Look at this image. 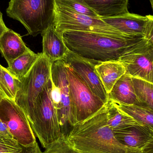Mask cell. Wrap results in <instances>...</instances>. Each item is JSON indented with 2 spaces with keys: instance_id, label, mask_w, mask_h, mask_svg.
I'll return each instance as SVG.
<instances>
[{
  "instance_id": "6da1fadb",
  "label": "cell",
  "mask_w": 153,
  "mask_h": 153,
  "mask_svg": "<svg viewBox=\"0 0 153 153\" xmlns=\"http://www.w3.org/2000/svg\"><path fill=\"white\" fill-rule=\"evenodd\" d=\"M66 135L69 145L81 153H130L114 136L108 125L106 105L82 122Z\"/></svg>"
},
{
  "instance_id": "7a4b0ae2",
  "label": "cell",
  "mask_w": 153,
  "mask_h": 153,
  "mask_svg": "<svg viewBox=\"0 0 153 153\" xmlns=\"http://www.w3.org/2000/svg\"><path fill=\"white\" fill-rule=\"evenodd\" d=\"M61 35L69 51L94 65L118 60L128 47L143 39L125 38L75 30H65Z\"/></svg>"
},
{
  "instance_id": "3957f363",
  "label": "cell",
  "mask_w": 153,
  "mask_h": 153,
  "mask_svg": "<svg viewBox=\"0 0 153 153\" xmlns=\"http://www.w3.org/2000/svg\"><path fill=\"white\" fill-rule=\"evenodd\" d=\"M52 87L51 78L27 116L35 136L45 149L58 141L63 135L52 98Z\"/></svg>"
},
{
  "instance_id": "277c9868",
  "label": "cell",
  "mask_w": 153,
  "mask_h": 153,
  "mask_svg": "<svg viewBox=\"0 0 153 153\" xmlns=\"http://www.w3.org/2000/svg\"><path fill=\"white\" fill-rule=\"evenodd\" d=\"M55 6L54 0H10L6 13L35 37L53 25Z\"/></svg>"
},
{
  "instance_id": "5b68a950",
  "label": "cell",
  "mask_w": 153,
  "mask_h": 153,
  "mask_svg": "<svg viewBox=\"0 0 153 153\" xmlns=\"http://www.w3.org/2000/svg\"><path fill=\"white\" fill-rule=\"evenodd\" d=\"M65 65L71 97L72 124L73 127L75 124L94 115L105 103L93 92L72 69L66 65Z\"/></svg>"
},
{
  "instance_id": "8992f818",
  "label": "cell",
  "mask_w": 153,
  "mask_h": 153,
  "mask_svg": "<svg viewBox=\"0 0 153 153\" xmlns=\"http://www.w3.org/2000/svg\"><path fill=\"white\" fill-rule=\"evenodd\" d=\"M51 64L41 53L29 72L20 80L15 102L27 116L33 108L36 99L51 79Z\"/></svg>"
},
{
  "instance_id": "52a82bcc",
  "label": "cell",
  "mask_w": 153,
  "mask_h": 153,
  "mask_svg": "<svg viewBox=\"0 0 153 153\" xmlns=\"http://www.w3.org/2000/svg\"><path fill=\"white\" fill-rule=\"evenodd\" d=\"M54 26L61 35L65 30H75L127 38L100 18L91 17L56 4Z\"/></svg>"
},
{
  "instance_id": "ba28073f",
  "label": "cell",
  "mask_w": 153,
  "mask_h": 153,
  "mask_svg": "<svg viewBox=\"0 0 153 153\" xmlns=\"http://www.w3.org/2000/svg\"><path fill=\"white\" fill-rule=\"evenodd\" d=\"M52 95L63 134L72 128L71 97L66 65L62 60L51 64Z\"/></svg>"
},
{
  "instance_id": "9c48e42d",
  "label": "cell",
  "mask_w": 153,
  "mask_h": 153,
  "mask_svg": "<svg viewBox=\"0 0 153 153\" xmlns=\"http://www.w3.org/2000/svg\"><path fill=\"white\" fill-rule=\"evenodd\" d=\"M118 60L127 74L153 84V47L146 39H142L128 47Z\"/></svg>"
},
{
  "instance_id": "30bf717a",
  "label": "cell",
  "mask_w": 153,
  "mask_h": 153,
  "mask_svg": "<svg viewBox=\"0 0 153 153\" xmlns=\"http://www.w3.org/2000/svg\"><path fill=\"white\" fill-rule=\"evenodd\" d=\"M0 119L20 145L36 142L26 113L14 101L3 98L0 102Z\"/></svg>"
},
{
  "instance_id": "8fae6325",
  "label": "cell",
  "mask_w": 153,
  "mask_h": 153,
  "mask_svg": "<svg viewBox=\"0 0 153 153\" xmlns=\"http://www.w3.org/2000/svg\"><path fill=\"white\" fill-rule=\"evenodd\" d=\"M62 60L65 65L71 67L80 76L94 94L104 103L108 102V94L95 70V65L69 50Z\"/></svg>"
},
{
  "instance_id": "7c38bea8",
  "label": "cell",
  "mask_w": 153,
  "mask_h": 153,
  "mask_svg": "<svg viewBox=\"0 0 153 153\" xmlns=\"http://www.w3.org/2000/svg\"><path fill=\"white\" fill-rule=\"evenodd\" d=\"M127 38H144L148 18L128 12L119 16L101 19Z\"/></svg>"
},
{
  "instance_id": "4fadbf2b",
  "label": "cell",
  "mask_w": 153,
  "mask_h": 153,
  "mask_svg": "<svg viewBox=\"0 0 153 153\" xmlns=\"http://www.w3.org/2000/svg\"><path fill=\"white\" fill-rule=\"evenodd\" d=\"M116 138L130 153H140L153 137V130L143 125L132 126L113 132Z\"/></svg>"
},
{
  "instance_id": "5bb4252c",
  "label": "cell",
  "mask_w": 153,
  "mask_h": 153,
  "mask_svg": "<svg viewBox=\"0 0 153 153\" xmlns=\"http://www.w3.org/2000/svg\"><path fill=\"white\" fill-rule=\"evenodd\" d=\"M42 53L51 63L62 60L68 51L62 35L56 30L53 25L48 27L42 34Z\"/></svg>"
},
{
  "instance_id": "9a60e30c",
  "label": "cell",
  "mask_w": 153,
  "mask_h": 153,
  "mask_svg": "<svg viewBox=\"0 0 153 153\" xmlns=\"http://www.w3.org/2000/svg\"><path fill=\"white\" fill-rule=\"evenodd\" d=\"M21 36L9 29L0 38V53L8 65L14 60L30 51Z\"/></svg>"
},
{
  "instance_id": "2e32d148",
  "label": "cell",
  "mask_w": 153,
  "mask_h": 153,
  "mask_svg": "<svg viewBox=\"0 0 153 153\" xmlns=\"http://www.w3.org/2000/svg\"><path fill=\"white\" fill-rule=\"evenodd\" d=\"M108 100L125 105L141 104L136 94L132 77L126 73L115 84L108 94Z\"/></svg>"
},
{
  "instance_id": "e0dca14e",
  "label": "cell",
  "mask_w": 153,
  "mask_h": 153,
  "mask_svg": "<svg viewBox=\"0 0 153 153\" xmlns=\"http://www.w3.org/2000/svg\"><path fill=\"white\" fill-rule=\"evenodd\" d=\"M129 0H84L100 19L119 16L129 12Z\"/></svg>"
},
{
  "instance_id": "ac0fdd59",
  "label": "cell",
  "mask_w": 153,
  "mask_h": 153,
  "mask_svg": "<svg viewBox=\"0 0 153 153\" xmlns=\"http://www.w3.org/2000/svg\"><path fill=\"white\" fill-rule=\"evenodd\" d=\"M95 68L108 94L117 81L126 72V67L119 60L100 63L95 65Z\"/></svg>"
},
{
  "instance_id": "d6986e66",
  "label": "cell",
  "mask_w": 153,
  "mask_h": 153,
  "mask_svg": "<svg viewBox=\"0 0 153 153\" xmlns=\"http://www.w3.org/2000/svg\"><path fill=\"white\" fill-rule=\"evenodd\" d=\"M105 105L107 108L108 125L113 132L140 125L130 116L120 110L112 101L108 100Z\"/></svg>"
},
{
  "instance_id": "ffe728a7",
  "label": "cell",
  "mask_w": 153,
  "mask_h": 153,
  "mask_svg": "<svg viewBox=\"0 0 153 153\" xmlns=\"http://www.w3.org/2000/svg\"><path fill=\"white\" fill-rule=\"evenodd\" d=\"M114 102L120 110L130 116L138 124L153 130V110L151 108L142 104L125 105Z\"/></svg>"
},
{
  "instance_id": "44dd1931",
  "label": "cell",
  "mask_w": 153,
  "mask_h": 153,
  "mask_svg": "<svg viewBox=\"0 0 153 153\" xmlns=\"http://www.w3.org/2000/svg\"><path fill=\"white\" fill-rule=\"evenodd\" d=\"M40 53H35L30 50L14 60L6 69L11 75L20 80L29 72Z\"/></svg>"
},
{
  "instance_id": "7402d4cb",
  "label": "cell",
  "mask_w": 153,
  "mask_h": 153,
  "mask_svg": "<svg viewBox=\"0 0 153 153\" xmlns=\"http://www.w3.org/2000/svg\"><path fill=\"white\" fill-rule=\"evenodd\" d=\"M20 80L0 65V92L4 98L15 101L19 88Z\"/></svg>"
},
{
  "instance_id": "603a6c76",
  "label": "cell",
  "mask_w": 153,
  "mask_h": 153,
  "mask_svg": "<svg viewBox=\"0 0 153 153\" xmlns=\"http://www.w3.org/2000/svg\"><path fill=\"white\" fill-rule=\"evenodd\" d=\"M132 79L141 104L153 110V84L138 78L132 77Z\"/></svg>"
},
{
  "instance_id": "cb8c5ba5",
  "label": "cell",
  "mask_w": 153,
  "mask_h": 153,
  "mask_svg": "<svg viewBox=\"0 0 153 153\" xmlns=\"http://www.w3.org/2000/svg\"><path fill=\"white\" fill-rule=\"evenodd\" d=\"M21 146L0 120V153H18Z\"/></svg>"
},
{
  "instance_id": "d4e9b609",
  "label": "cell",
  "mask_w": 153,
  "mask_h": 153,
  "mask_svg": "<svg viewBox=\"0 0 153 153\" xmlns=\"http://www.w3.org/2000/svg\"><path fill=\"white\" fill-rule=\"evenodd\" d=\"M55 4L65 7L79 13L100 18L85 3L84 0H54Z\"/></svg>"
},
{
  "instance_id": "484cf974",
  "label": "cell",
  "mask_w": 153,
  "mask_h": 153,
  "mask_svg": "<svg viewBox=\"0 0 153 153\" xmlns=\"http://www.w3.org/2000/svg\"><path fill=\"white\" fill-rule=\"evenodd\" d=\"M41 153H81L73 149L68 144L66 135H63L58 141L50 145Z\"/></svg>"
},
{
  "instance_id": "4316f807",
  "label": "cell",
  "mask_w": 153,
  "mask_h": 153,
  "mask_svg": "<svg viewBox=\"0 0 153 153\" xmlns=\"http://www.w3.org/2000/svg\"><path fill=\"white\" fill-rule=\"evenodd\" d=\"M148 18L145 34V39H146L153 47V15H147Z\"/></svg>"
},
{
  "instance_id": "83f0119b",
  "label": "cell",
  "mask_w": 153,
  "mask_h": 153,
  "mask_svg": "<svg viewBox=\"0 0 153 153\" xmlns=\"http://www.w3.org/2000/svg\"><path fill=\"white\" fill-rule=\"evenodd\" d=\"M21 151L18 153H41L42 152L37 142L30 145L27 146L21 145Z\"/></svg>"
},
{
  "instance_id": "f1b7e54d",
  "label": "cell",
  "mask_w": 153,
  "mask_h": 153,
  "mask_svg": "<svg viewBox=\"0 0 153 153\" xmlns=\"http://www.w3.org/2000/svg\"><path fill=\"white\" fill-rule=\"evenodd\" d=\"M140 153H153V137L141 150Z\"/></svg>"
},
{
  "instance_id": "f546056e",
  "label": "cell",
  "mask_w": 153,
  "mask_h": 153,
  "mask_svg": "<svg viewBox=\"0 0 153 153\" xmlns=\"http://www.w3.org/2000/svg\"><path fill=\"white\" fill-rule=\"evenodd\" d=\"M9 29L7 27L3 19L2 13L0 11V38Z\"/></svg>"
},
{
  "instance_id": "4dcf8cb0",
  "label": "cell",
  "mask_w": 153,
  "mask_h": 153,
  "mask_svg": "<svg viewBox=\"0 0 153 153\" xmlns=\"http://www.w3.org/2000/svg\"><path fill=\"white\" fill-rule=\"evenodd\" d=\"M3 98H4L3 95L1 93V92H0V102H1V100H2V99Z\"/></svg>"
},
{
  "instance_id": "1f68e13d",
  "label": "cell",
  "mask_w": 153,
  "mask_h": 153,
  "mask_svg": "<svg viewBox=\"0 0 153 153\" xmlns=\"http://www.w3.org/2000/svg\"><path fill=\"white\" fill-rule=\"evenodd\" d=\"M150 2H151V5H152V8L153 10V0H150Z\"/></svg>"
},
{
  "instance_id": "d6a6232c",
  "label": "cell",
  "mask_w": 153,
  "mask_h": 153,
  "mask_svg": "<svg viewBox=\"0 0 153 153\" xmlns=\"http://www.w3.org/2000/svg\"></svg>"
}]
</instances>
